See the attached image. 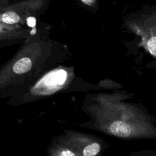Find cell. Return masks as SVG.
Returning a JSON list of instances; mask_svg holds the SVG:
<instances>
[{"label":"cell","mask_w":156,"mask_h":156,"mask_svg":"<svg viewBox=\"0 0 156 156\" xmlns=\"http://www.w3.org/2000/svg\"><path fill=\"white\" fill-rule=\"evenodd\" d=\"M18 35L16 24H10L0 22V47L5 46Z\"/></svg>","instance_id":"1"},{"label":"cell","mask_w":156,"mask_h":156,"mask_svg":"<svg viewBox=\"0 0 156 156\" xmlns=\"http://www.w3.org/2000/svg\"><path fill=\"white\" fill-rule=\"evenodd\" d=\"M66 78V72L63 69H59L46 75L43 79V83L47 86L62 85Z\"/></svg>","instance_id":"2"},{"label":"cell","mask_w":156,"mask_h":156,"mask_svg":"<svg viewBox=\"0 0 156 156\" xmlns=\"http://www.w3.org/2000/svg\"><path fill=\"white\" fill-rule=\"evenodd\" d=\"M110 130L113 134L121 137L129 136L131 132L129 125L122 121H115L110 127Z\"/></svg>","instance_id":"3"},{"label":"cell","mask_w":156,"mask_h":156,"mask_svg":"<svg viewBox=\"0 0 156 156\" xmlns=\"http://www.w3.org/2000/svg\"><path fill=\"white\" fill-rule=\"evenodd\" d=\"M99 151L100 146L98 143H91L85 147L83 152V155L84 156H94L98 154Z\"/></svg>","instance_id":"4"},{"label":"cell","mask_w":156,"mask_h":156,"mask_svg":"<svg viewBox=\"0 0 156 156\" xmlns=\"http://www.w3.org/2000/svg\"><path fill=\"white\" fill-rule=\"evenodd\" d=\"M155 44H156V38L155 37H152L147 41V48L151 54L154 56H155V54H156Z\"/></svg>","instance_id":"5"},{"label":"cell","mask_w":156,"mask_h":156,"mask_svg":"<svg viewBox=\"0 0 156 156\" xmlns=\"http://www.w3.org/2000/svg\"><path fill=\"white\" fill-rule=\"evenodd\" d=\"M26 23L29 27H34L36 24V19L33 16H29L26 19Z\"/></svg>","instance_id":"6"},{"label":"cell","mask_w":156,"mask_h":156,"mask_svg":"<svg viewBox=\"0 0 156 156\" xmlns=\"http://www.w3.org/2000/svg\"><path fill=\"white\" fill-rule=\"evenodd\" d=\"M59 155L60 156H71V155H75V154L73 153V152H71V151H68V150H65V151H62L60 154Z\"/></svg>","instance_id":"7"},{"label":"cell","mask_w":156,"mask_h":156,"mask_svg":"<svg viewBox=\"0 0 156 156\" xmlns=\"http://www.w3.org/2000/svg\"><path fill=\"white\" fill-rule=\"evenodd\" d=\"M6 7L5 5V0H0V9Z\"/></svg>","instance_id":"8"},{"label":"cell","mask_w":156,"mask_h":156,"mask_svg":"<svg viewBox=\"0 0 156 156\" xmlns=\"http://www.w3.org/2000/svg\"><path fill=\"white\" fill-rule=\"evenodd\" d=\"M82 1H83L84 2H90L91 0H82Z\"/></svg>","instance_id":"9"}]
</instances>
